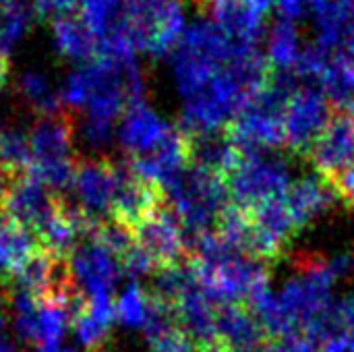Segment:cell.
<instances>
[{
	"label": "cell",
	"instance_id": "8fae6325",
	"mask_svg": "<svg viewBox=\"0 0 354 352\" xmlns=\"http://www.w3.org/2000/svg\"><path fill=\"white\" fill-rule=\"evenodd\" d=\"M214 23L239 48H257L266 29V12L251 0H216Z\"/></svg>",
	"mask_w": 354,
	"mask_h": 352
},
{
	"label": "cell",
	"instance_id": "e0dca14e",
	"mask_svg": "<svg viewBox=\"0 0 354 352\" xmlns=\"http://www.w3.org/2000/svg\"><path fill=\"white\" fill-rule=\"evenodd\" d=\"M319 85L332 108L354 116V64L346 60V56L332 60Z\"/></svg>",
	"mask_w": 354,
	"mask_h": 352
},
{
	"label": "cell",
	"instance_id": "44dd1931",
	"mask_svg": "<svg viewBox=\"0 0 354 352\" xmlns=\"http://www.w3.org/2000/svg\"><path fill=\"white\" fill-rule=\"evenodd\" d=\"M31 6L37 17H50L54 21L75 15L77 8L81 10V0H31Z\"/></svg>",
	"mask_w": 354,
	"mask_h": 352
},
{
	"label": "cell",
	"instance_id": "9c48e42d",
	"mask_svg": "<svg viewBox=\"0 0 354 352\" xmlns=\"http://www.w3.org/2000/svg\"><path fill=\"white\" fill-rule=\"evenodd\" d=\"M71 268L77 284L87 297L112 295L114 284L122 274L118 259L95 241L79 243L71 255Z\"/></svg>",
	"mask_w": 354,
	"mask_h": 352
},
{
	"label": "cell",
	"instance_id": "52a82bcc",
	"mask_svg": "<svg viewBox=\"0 0 354 352\" xmlns=\"http://www.w3.org/2000/svg\"><path fill=\"white\" fill-rule=\"evenodd\" d=\"M73 187L79 197V210L95 224L110 220L114 187H116V162L110 158H77Z\"/></svg>",
	"mask_w": 354,
	"mask_h": 352
},
{
	"label": "cell",
	"instance_id": "cb8c5ba5",
	"mask_svg": "<svg viewBox=\"0 0 354 352\" xmlns=\"http://www.w3.org/2000/svg\"><path fill=\"white\" fill-rule=\"evenodd\" d=\"M199 352H234L232 349H228L224 342L214 340V342H205V344H197Z\"/></svg>",
	"mask_w": 354,
	"mask_h": 352
},
{
	"label": "cell",
	"instance_id": "6da1fadb",
	"mask_svg": "<svg viewBox=\"0 0 354 352\" xmlns=\"http://www.w3.org/2000/svg\"><path fill=\"white\" fill-rule=\"evenodd\" d=\"M255 48L234 46L212 21H197L187 27L172 50V73L185 100L199 93L239 52Z\"/></svg>",
	"mask_w": 354,
	"mask_h": 352
},
{
	"label": "cell",
	"instance_id": "30bf717a",
	"mask_svg": "<svg viewBox=\"0 0 354 352\" xmlns=\"http://www.w3.org/2000/svg\"><path fill=\"white\" fill-rule=\"evenodd\" d=\"M168 133L170 127L145 102H137L124 112L118 139L129 156L127 160H137L153 154Z\"/></svg>",
	"mask_w": 354,
	"mask_h": 352
},
{
	"label": "cell",
	"instance_id": "7c38bea8",
	"mask_svg": "<svg viewBox=\"0 0 354 352\" xmlns=\"http://www.w3.org/2000/svg\"><path fill=\"white\" fill-rule=\"evenodd\" d=\"M216 338L234 352H255L270 340L251 309L239 303L216 309Z\"/></svg>",
	"mask_w": 354,
	"mask_h": 352
},
{
	"label": "cell",
	"instance_id": "d4e9b609",
	"mask_svg": "<svg viewBox=\"0 0 354 352\" xmlns=\"http://www.w3.org/2000/svg\"><path fill=\"white\" fill-rule=\"evenodd\" d=\"M8 77H10V64H8V56L0 54V89L6 85Z\"/></svg>",
	"mask_w": 354,
	"mask_h": 352
},
{
	"label": "cell",
	"instance_id": "d6986e66",
	"mask_svg": "<svg viewBox=\"0 0 354 352\" xmlns=\"http://www.w3.org/2000/svg\"><path fill=\"white\" fill-rule=\"evenodd\" d=\"M116 317L129 328H143L147 317V293L131 284L116 305Z\"/></svg>",
	"mask_w": 354,
	"mask_h": 352
},
{
	"label": "cell",
	"instance_id": "ac0fdd59",
	"mask_svg": "<svg viewBox=\"0 0 354 352\" xmlns=\"http://www.w3.org/2000/svg\"><path fill=\"white\" fill-rule=\"evenodd\" d=\"M19 93L27 102V106L37 116H50L62 112V98L56 93L52 83L44 73L27 71L19 79Z\"/></svg>",
	"mask_w": 354,
	"mask_h": 352
},
{
	"label": "cell",
	"instance_id": "83f0119b",
	"mask_svg": "<svg viewBox=\"0 0 354 352\" xmlns=\"http://www.w3.org/2000/svg\"><path fill=\"white\" fill-rule=\"evenodd\" d=\"M348 54L353 56V60H351V62H353V64H354V46H353V48H351V52H348Z\"/></svg>",
	"mask_w": 354,
	"mask_h": 352
},
{
	"label": "cell",
	"instance_id": "484cf974",
	"mask_svg": "<svg viewBox=\"0 0 354 352\" xmlns=\"http://www.w3.org/2000/svg\"><path fill=\"white\" fill-rule=\"evenodd\" d=\"M37 352H75L68 346H60V344H46V346H37Z\"/></svg>",
	"mask_w": 354,
	"mask_h": 352
},
{
	"label": "cell",
	"instance_id": "7a4b0ae2",
	"mask_svg": "<svg viewBox=\"0 0 354 352\" xmlns=\"http://www.w3.org/2000/svg\"><path fill=\"white\" fill-rule=\"evenodd\" d=\"M166 195L187 237L214 232L220 214L230 205L226 180L197 164L178 172L166 185Z\"/></svg>",
	"mask_w": 354,
	"mask_h": 352
},
{
	"label": "cell",
	"instance_id": "277c9868",
	"mask_svg": "<svg viewBox=\"0 0 354 352\" xmlns=\"http://www.w3.org/2000/svg\"><path fill=\"white\" fill-rule=\"evenodd\" d=\"M226 187L230 203L251 212L288 191V168L282 160L266 156V151H247L239 168L226 180Z\"/></svg>",
	"mask_w": 354,
	"mask_h": 352
},
{
	"label": "cell",
	"instance_id": "4316f807",
	"mask_svg": "<svg viewBox=\"0 0 354 352\" xmlns=\"http://www.w3.org/2000/svg\"><path fill=\"white\" fill-rule=\"evenodd\" d=\"M0 352H15V349L4 338H0Z\"/></svg>",
	"mask_w": 354,
	"mask_h": 352
},
{
	"label": "cell",
	"instance_id": "ffe728a7",
	"mask_svg": "<svg viewBox=\"0 0 354 352\" xmlns=\"http://www.w3.org/2000/svg\"><path fill=\"white\" fill-rule=\"evenodd\" d=\"M71 326L75 328V332H77L81 344H83L85 349H89V351L100 349L102 342H104L106 336H108V330H110L108 326H104L102 322H97V319L91 315V311H89V299H87V303L73 315Z\"/></svg>",
	"mask_w": 354,
	"mask_h": 352
},
{
	"label": "cell",
	"instance_id": "2e32d148",
	"mask_svg": "<svg viewBox=\"0 0 354 352\" xmlns=\"http://www.w3.org/2000/svg\"><path fill=\"white\" fill-rule=\"evenodd\" d=\"M37 249L41 247L29 230L0 216V274L4 280L10 278Z\"/></svg>",
	"mask_w": 354,
	"mask_h": 352
},
{
	"label": "cell",
	"instance_id": "3957f363",
	"mask_svg": "<svg viewBox=\"0 0 354 352\" xmlns=\"http://www.w3.org/2000/svg\"><path fill=\"white\" fill-rule=\"evenodd\" d=\"M31 168L29 172L39 178L54 193H64L73 187L77 156L73 151L75 141V120L62 110L50 116H37L29 135Z\"/></svg>",
	"mask_w": 354,
	"mask_h": 352
},
{
	"label": "cell",
	"instance_id": "5b68a950",
	"mask_svg": "<svg viewBox=\"0 0 354 352\" xmlns=\"http://www.w3.org/2000/svg\"><path fill=\"white\" fill-rule=\"evenodd\" d=\"M332 118V104L328 102L319 83L301 81L292 93L286 114V147L299 158H309L311 147Z\"/></svg>",
	"mask_w": 354,
	"mask_h": 352
},
{
	"label": "cell",
	"instance_id": "4fadbf2b",
	"mask_svg": "<svg viewBox=\"0 0 354 352\" xmlns=\"http://www.w3.org/2000/svg\"><path fill=\"white\" fill-rule=\"evenodd\" d=\"M334 193L319 176H303L297 183H290L288 191L284 193V201L288 212L297 224V228H305L317 216H322L334 201Z\"/></svg>",
	"mask_w": 354,
	"mask_h": 352
},
{
	"label": "cell",
	"instance_id": "7402d4cb",
	"mask_svg": "<svg viewBox=\"0 0 354 352\" xmlns=\"http://www.w3.org/2000/svg\"><path fill=\"white\" fill-rule=\"evenodd\" d=\"M153 352H199L197 342L183 330L174 332L170 338H166L164 342H160L158 346L151 349Z\"/></svg>",
	"mask_w": 354,
	"mask_h": 352
},
{
	"label": "cell",
	"instance_id": "603a6c76",
	"mask_svg": "<svg viewBox=\"0 0 354 352\" xmlns=\"http://www.w3.org/2000/svg\"><path fill=\"white\" fill-rule=\"evenodd\" d=\"M274 6H278L282 19L295 21L309 10V0H274Z\"/></svg>",
	"mask_w": 354,
	"mask_h": 352
},
{
	"label": "cell",
	"instance_id": "5bb4252c",
	"mask_svg": "<svg viewBox=\"0 0 354 352\" xmlns=\"http://www.w3.org/2000/svg\"><path fill=\"white\" fill-rule=\"evenodd\" d=\"M52 35L56 50L71 60L77 62H91L97 56L100 39L81 19V15H68L52 21Z\"/></svg>",
	"mask_w": 354,
	"mask_h": 352
},
{
	"label": "cell",
	"instance_id": "ba28073f",
	"mask_svg": "<svg viewBox=\"0 0 354 352\" xmlns=\"http://www.w3.org/2000/svg\"><path fill=\"white\" fill-rule=\"evenodd\" d=\"M322 180L354 172V116L336 112L311 147L309 158Z\"/></svg>",
	"mask_w": 354,
	"mask_h": 352
},
{
	"label": "cell",
	"instance_id": "8992f818",
	"mask_svg": "<svg viewBox=\"0 0 354 352\" xmlns=\"http://www.w3.org/2000/svg\"><path fill=\"white\" fill-rule=\"evenodd\" d=\"M135 243L149 255L156 270L176 268L189 261L191 251L187 245V232L172 210L170 201L160 205L149 218H145L133 232Z\"/></svg>",
	"mask_w": 354,
	"mask_h": 352
},
{
	"label": "cell",
	"instance_id": "9a60e30c",
	"mask_svg": "<svg viewBox=\"0 0 354 352\" xmlns=\"http://www.w3.org/2000/svg\"><path fill=\"white\" fill-rule=\"evenodd\" d=\"M303 41L299 35V29L295 21L288 19H278L270 31L268 37V60L272 68H278V73H295L301 56H303Z\"/></svg>",
	"mask_w": 354,
	"mask_h": 352
}]
</instances>
